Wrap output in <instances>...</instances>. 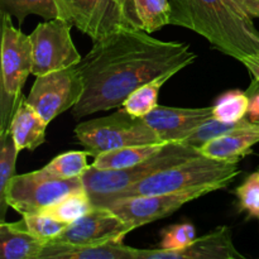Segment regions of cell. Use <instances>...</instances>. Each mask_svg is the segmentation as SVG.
Masks as SVG:
<instances>
[{
    "mask_svg": "<svg viewBox=\"0 0 259 259\" xmlns=\"http://www.w3.org/2000/svg\"><path fill=\"white\" fill-rule=\"evenodd\" d=\"M196 60L187 43L166 42L143 29H120L93 48L78 63L83 94L72 108L75 119L121 108L139 86L169 70H184Z\"/></svg>",
    "mask_w": 259,
    "mask_h": 259,
    "instance_id": "obj_1",
    "label": "cell"
},
{
    "mask_svg": "<svg viewBox=\"0 0 259 259\" xmlns=\"http://www.w3.org/2000/svg\"><path fill=\"white\" fill-rule=\"evenodd\" d=\"M169 24L204 37L214 50L242 61L259 53V30L234 0H169Z\"/></svg>",
    "mask_w": 259,
    "mask_h": 259,
    "instance_id": "obj_2",
    "label": "cell"
},
{
    "mask_svg": "<svg viewBox=\"0 0 259 259\" xmlns=\"http://www.w3.org/2000/svg\"><path fill=\"white\" fill-rule=\"evenodd\" d=\"M239 174L240 168L235 162L218 161L200 154L132 185L111 197L108 204L124 197L169 194L202 187H211L218 191L229 186Z\"/></svg>",
    "mask_w": 259,
    "mask_h": 259,
    "instance_id": "obj_3",
    "label": "cell"
},
{
    "mask_svg": "<svg viewBox=\"0 0 259 259\" xmlns=\"http://www.w3.org/2000/svg\"><path fill=\"white\" fill-rule=\"evenodd\" d=\"M196 156H200V153L194 147L182 142H169L158 153L136 166L120 169H99L90 166L81 179L94 206H105L111 197L132 185Z\"/></svg>",
    "mask_w": 259,
    "mask_h": 259,
    "instance_id": "obj_4",
    "label": "cell"
},
{
    "mask_svg": "<svg viewBox=\"0 0 259 259\" xmlns=\"http://www.w3.org/2000/svg\"><path fill=\"white\" fill-rule=\"evenodd\" d=\"M29 35L13 25L12 17L2 14V85H0V137L10 129L13 118L24 100L23 88L32 73Z\"/></svg>",
    "mask_w": 259,
    "mask_h": 259,
    "instance_id": "obj_5",
    "label": "cell"
},
{
    "mask_svg": "<svg viewBox=\"0 0 259 259\" xmlns=\"http://www.w3.org/2000/svg\"><path fill=\"white\" fill-rule=\"evenodd\" d=\"M73 133L93 157L125 147L166 143L143 118L131 115L123 108L104 118L81 121Z\"/></svg>",
    "mask_w": 259,
    "mask_h": 259,
    "instance_id": "obj_6",
    "label": "cell"
},
{
    "mask_svg": "<svg viewBox=\"0 0 259 259\" xmlns=\"http://www.w3.org/2000/svg\"><path fill=\"white\" fill-rule=\"evenodd\" d=\"M62 19L93 39L120 29H142L133 0H55Z\"/></svg>",
    "mask_w": 259,
    "mask_h": 259,
    "instance_id": "obj_7",
    "label": "cell"
},
{
    "mask_svg": "<svg viewBox=\"0 0 259 259\" xmlns=\"http://www.w3.org/2000/svg\"><path fill=\"white\" fill-rule=\"evenodd\" d=\"M81 177L55 179L37 171L15 175L8 189V205L20 215L37 214L73 192L83 191Z\"/></svg>",
    "mask_w": 259,
    "mask_h": 259,
    "instance_id": "obj_8",
    "label": "cell"
},
{
    "mask_svg": "<svg viewBox=\"0 0 259 259\" xmlns=\"http://www.w3.org/2000/svg\"><path fill=\"white\" fill-rule=\"evenodd\" d=\"M71 28L72 24L62 18L45 20L34 28L29 34L32 75H45L81 62L82 57L71 37Z\"/></svg>",
    "mask_w": 259,
    "mask_h": 259,
    "instance_id": "obj_9",
    "label": "cell"
},
{
    "mask_svg": "<svg viewBox=\"0 0 259 259\" xmlns=\"http://www.w3.org/2000/svg\"><path fill=\"white\" fill-rule=\"evenodd\" d=\"M83 94V80L78 65L35 76L25 103L50 124L60 114L72 109Z\"/></svg>",
    "mask_w": 259,
    "mask_h": 259,
    "instance_id": "obj_10",
    "label": "cell"
},
{
    "mask_svg": "<svg viewBox=\"0 0 259 259\" xmlns=\"http://www.w3.org/2000/svg\"><path fill=\"white\" fill-rule=\"evenodd\" d=\"M217 190L211 187L191 189L179 192L157 195H142L115 200L106 206L110 207L124 222L129 223L134 229L169 217L181 209L187 202L200 199Z\"/></svg>",
    "mask_w": 259,
    "mask_h": 259,
    "instance_id": "obj_11",
    "label": "cell"
},
{
    "mask_svg": "<svg viewBox=\"0 0 259 259\" xmlns=\"http://www.w3.org/2000/svg\"><path fill=\"white\" fill-rule=\"evenodd\" d=\"M134 229L108 206H94L88 214L71 223L52 242L77 245H95L123 242Z\"/></svg>",
    "mask_w": 259,
    "mask_h": 259,
    "instance_id": "obj_12",
    "label": "cell"
},
{
    "mask_svg": "<svg viewBox=\"0 0 259 259\" xmlns=\"http://www.w3.org/2000/svg\"><path fill=\"white\" fill-rule=\"evenodd\" d=\"M233 242L232 230L218 227L180 250L137 249V259H242Z\"/></svg>",
    "mask_w": 259,
    "mask_h": 259,
    "instance_id": "obj_13",
    "label": "cell"
},
{
    "mask_svg": "<svg viewBox=\"0 0 259 259\" xmlns=\"http://www.w3.org/2000/svg\"><path fill=\"white\" fill-rule=\"evenodd\" d=\"M212 118V106L207 108H171L157 106L144 116V121L158 133L162 141L182 142L200 124Z\"/></svg>",
    "mask_w": 259,
    "mask_h": 259,
    "instance_id": "obj_14",
    "label": "cell"
},
{
    "mask_svg": "<svg viewBox=\"0 0 259 259\" xmlns=\"http://www.w3.org/2000/svg\"><path fill=\"white\" fill-rule=\"evenodd\" d=\"M259 143V123H252L247 118L242 119L239 125L233 131L217 137L199 148L201 156L225 162H238L252 153Z\"/></svg>",
    "mask_w": 259,
    "mask_h": 259,
    "instance_id": "obj_15",
    "label": "cell"
},
{
    "mask_svg": "<svg viewBox=\"0 0 259 259\" xmlns=\"http://www.w3.org/2000/svg\"><path fill=\"white\" fill-rule=\"evenodd\" d=\"M40 259H137V248L128 247L123 242L95 245L48 242Z\"/></svg>",
    "mask_w": 259,
    "mask_h": 259,
    "instance_id": "obj_16",
    "label": "cell"
},
{
    "mask_svg": "<svg viewBox=\"0 0 259 259\" xmlns=\"http://www.w3.org/2000/svg\"><path fill=\"white\" fill-rule=\"evenodd\" d=\"M46 243L19 222H0V257L3 259H40Z\"/></svg>",
    "mask_w": 259,
    "mask_h": 259,
    "instance_id": "obj_17",
    "label": "cell"
},
{
    "mask_svg": "<svg viewBox=\"0 0 259 259\" xmlns=\"http://www.w3.org/2000/svg\"><path fill=\"white\" fill-rule=\"evenodd\" d=\"M48 123L43 120L42 116L28 105L24 100L18 108L9 132L12 133L18 151H35L38 147L46 142V129Z\"/></svg>",
    "mask_w": 259,
    "mask_h": 259,
    "instance_id": "obj_18",
    "label": "cell"
},
{
    "mask_svg": "<svg viewBox=\"0 0 259 259\" xmlns=\"http://www.w3.org/2000/svg\"><path fill=\"white\" fill-rule=\"evenodd\" d=\"M179 72L180 70L177 68L169 70L157 76L153 80L148 81L144 85L139 86L126 98L121 108L131 115L137 116V118H144L147 114H149L158 106V95L162 86Z\"/></svg>",
    "mask_w": 259,
    "mask_h": 259,
    "instance_id": "obj_19",
    "label": "cell"
},
{
    "mask_svg": "<svg viewBox=\"0 0 259 259\" xmlns=\"http://www.w3.org/2000/svg\"><path fill=\"white\" fill-rule=\"evenodd\" d=\"M164 144L166 143L133 146L104 152V153L94 157V162L91 163V166L99 169L128 168V167L136 166V164L146 161L153 154L158 153L163 148Z\"/></svg>",
    "mask_w": 259,
    "mask_h": 259,
    "instance_id": "obj_20",
    "label": "cell"
},
{
    "mask_svg": "<svg viewBox=\"0 0 259 259\" xmlns=\"http://www.w3.org/2000/svg\"><path fill=\"white\" fill-rule=\"evenodd\" d=\"M19 151L10 132L0 137V222H5V215L9 207L8 205V189L15 176V163H17Z\"/></svg>",
    "mask_w": 259,
    "mask_h": 259,
    "instance_id": "obj_21",
    "label": "cell"
},
{
    "mask_svg": "<svg viewBox=\"0 0 259 259\" xmlns=\"http://www.w3.org/2000/svg\"><path fill=\"white\" fill-rule=\"evenodd\" d=\"M93 207L94 205L91 202L90 196L86 190H83V191L73 192V194L63 197L56 204L43 209L40 214H45L68 225L88 214Z\"/></svg>",
    "mask_w": 259,
    "mask_h": 259,
    "instance_id": "obj_22",
    "label": "cell"
},
{
    "mask_svg": "<svg viewBox=\"0 0 259 259\" xmlns=\"http://www.w3.org/2000/svg\"><path fill=\"white\" fill-rule=\"evenodd\" d=\"M90 156L88 151H70L52 159L46 164L40 172L46 176L55 177V179H73L81 177L90 166L88 164V157Z\"/></svg>",
    "mask_w": 259,
    "mask_h": 259,
    "instance_id": "obj_23",
    "label": "cell"
},
{
    "mask_svg": "<svg viewBox=\"0 0 259 259\" xmlns=\"http://www.w3.org/2000/svg\"><path fill=\"white\" fill-rule=\"evenodd\" d=\"M0 12L17 18L19 25L29 14L38 15L45 20L60 17L55 0H0Z\"/></svg>",
    "mask_w": 259,
    "mask_h": 259,
    "instance_id": "obj_24",
    "label": "cell"
},
{
    "mask_svg": "<svg viewBox=\"0 0 259 259\" xmlns=\"http://www.w3.org/2000/svg\"><path fill=\"white\" fill-rule=\"evenodd\" d=\"M142 29L147 33L161 30L171 22L169 0H133Z\"/></svg>",
    "mask_w": 259,
    "mask_h": 259,
    "instance_id": "obj_25",
    "label": "cell"
},
{
    "mask_svg": "<svg viewBox=\"0 0 259 259\" xmlns=\"http://www.w3.org/2000/svg\"><path fill=\"white\" fill-rule=\"evenodd\" d=\"M249 98L247 91L230 90L223 94L212 106V116L218 120L235 123L247 116Z\"/></svg>",
    "mask_w": 259,
    "mask_h": 259,
    "instance_id": "obj_26",
    "label": "cell"
},
{
    "mask_svg": "<svg viewBox=\"0 0 259 259\" xmlns=\"http://www.w3.org/2000/svg\"><path fill=\"white\" fill-rule=\"evenodd\" d=\"M239 121H235V123H227V121H222L215 119L214 116L207 120H205L204 123L200 124L191 134L186 137V138L182 141V143L187 144V146H191L194 148H196L199 151V148H201L204 144H206L207 142H210L211 139L217 138V137L223 136V134L228 133V132L233 131L234 128H237L239 125Z\"/></svg>",
    "mask_w": 259,
    "mask_h": 259,
    "instance_id": "obj_27",
    "label": "cell"
},
{
    "mask_svg": "<svg viewBox=\"0 0 259 259\" xmlns=\"http://www.w3.org/2000/svg\"><path fill=\"white\" fill-rule=\"evenodd\" d=\"M23 219H24L27 229L34 237L43 240L45 243L52 242L67 227V224H65V223L58 222V220L47 217L45 214H40V212L23 215Z\"/></svg>",
    "mask_w": 259,
    "mask_h": 259,
    "instance_id": "obj_28",
    "label": "cell"
},
{
    "mask_svg": "<svg viewBox=\"0 0 259 259\" xmlns=\"http://www.w3.org/2000/svg\"><path fill=\"white\" fill-rule=\"evenodd\" d=\"M238 204L248 217L259 220V169L253 172L235 190Z\"/></svg>",
    "mask_w": 259,
    "mask_h": 259,
    "instance_id": "obj_29",
    "label": "cell"
},
{
    "mask_svg": "<svg viewBox=\"0 0 259 259\" xmlns=\"http://www.w3.org/2000/svg\"><path fill=\"white\" fill-rule=\"evenodd\" d=\"M196 229L190 223L174 224L162 232L159 248L163 250H180L196 239Z\"/></svg>",
    "mask_w": 259,
    "mask_h": 259,
    "instance_id": "obj_30",
    "label": "cell"
},
{
    "mask_svg": "<svg viewBox=\"0 0 259 259\" xmlns=\"http://www.w3.org/2000/svg\"><path fill=\"white\" fill-rule=\"evenodd\" d=\"M245 91L249 98V106L245 118L252 123H259V81L252 78L249 88Z\"/></svg>",
    "mask_w": 259,
    "mask_h": 259,
    "instance_id": "obj_31",
    "label": "cell"
},
{
    "mask_svg": "<svg viewBox=\"0 0 259 259\" xmlns=\"http://www.w3.org/2000/svg\"><path fill=\"white\" fill-rule=\"evenodd\" d=\"M250 18L259 19V0H234Z\"/></svg>",
    "mask_w": 259,
    "mask_h": 259,
    "instance_id": "obj_32",
    "label": "cell"
},
{
    "mask_svg": "<svg viewBox=\"0 0 259 259\" xmlns=\"http://www.w3.org/2000/svg\"><path fill=\"white\" fill-rule=\"evenodd\" d=\"M240 62L248 68L250 73H252L253 78L259 81V53H255V55L247 56V57L243 58Z\"/></svg>",
    "mask_w": 259,
    "mask_h": 259,
    "instance_id": "obj_33",
    "label": "cell"
}]
</instances>
